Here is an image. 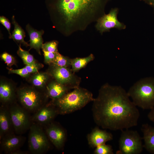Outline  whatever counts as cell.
<instances>
[{
    "mask_svg": "<svg viewBox=\"0 0 154 154\" xmlns=\"http://www.w3.org/2000/svg\"><path fill=\"white\" fill-rule=\"evenodd\" d=\"M120 86L106 83L99 89L93 101V117L95 123L103 129L122 131L136 126L140 114Z\"/></svg>",
    "mask_w": 154,
    "mask_h": 154,
    "instance_id": "6da1fadb",
    "label": "cell"
},
{
    "mask_svg": "<svg viewBox=\"0 0 154 154\" xmlns=\"http://www.w3.org/2000/svg\"><path fill=\"white\" fill-rule=\"evenodd\" d=\"M94 98L92 92L79 87L58 99L52 100L50 103L56 108L58 114L65 115L81 109Z\"/></svg>",
    "mask_w": 154,
    "mask_h": 154,
    "instance_id": "7a4b0ae2",
    "label": "cell"
},
{
    "mask_svg": "<svg viewBox=\"0 0 154 154\" xmlns=\"http://www.w3.org/2000/svg\"><path fill=\"white\" fill-rule=\"evenodd\" d=\"M127 92L137 107L150 110L154 107V78L147 77L139 80Z\"/></svg>",
    "mask_w": 154,
    "mask_h": 154,
    "instance_id": "3957f363",
    "label": "cell"
},
{
    "mask_svg": "<svg viewBox=\"0 0 154 154\" xmlns=\"http://www.w3.org/2000/svg\"><path fill=\"white\" fill-rule=\"evenodd\" d=\"M117 154H139L144 148L141 137L136 131L125 129L121 131Z\"/></svg>",
    "mask_w": 154,
    "mask_h": 154,
    "instance_id": "277c9868",
    "label": "cell"
},
{
    "mask_svg": "<svg viewBox=\"0 0 154 154\" xmlns=\"http://www.w3.org/2000/svg\"><path fill=\"white\" fill-rule=\"evenodd\" d=\"M28 137V146L33 154H40L46 152L50 145L47 136L39 125L31 124Z\"/></svg>",
    "mask_w": 154,
    "mask_h": 154,
    "instance_id": "5b68a950",
    "label": "cell"
},
{
    "mask_svg": "<svg viewBox=\"0 0 154 154\" xmlns=\"http://www.w3.org/2000/svg\"><path fill=\"white\" fill-rule=\"evenodd\" d=\"M16 94L19 102L27 110L36 111L42 106L43 96L35 87H22L17 90Z\"/></svg>",
    "mask_w": 154,
    "mask_h": 154,
    "instance_id": "8992f818",
    "label": "cell"
},
{
    "mask_svg": "<svg viewBox=\"0 0 154 154\" xmlns=\"http://www.w3.org/2000/svg\"><path fill=\"white\" fill-rule=\"evenodd\" d=\"M49 73L55 80L66 86L70 89L79 87L80 78L74 74L68 67L50 65Z\"/></svg>",
    "mask_w": 154,
    "mask_h": 154,
    "instance_id": "52a82bcc",
    "label": "cell"
},
{
    "mask_svg": "<svg viewBox=\"0 0 154 154\" xmlns=\"http://www.w3.org/2000/svg\"><path fill=\"white\" fill-rule=\"evenodd\" d=\"M9 108L14 130L17 134L23 133L30 128L31 124L26 109L15 104Z\"/></svg>",
    "mask_w": 154,
    "mask_h": 154,
    "instance_id": "ba28073f",
    "label": "cell"
},
{
    "mask_svg": "<svg viewBox=\"0 0 154 154\" xmlns=\"http://www.w3.org/2000/svg\"><path fill=\"white\" fill-rule=\"evenodd\" d=\"M45 132L49 140L56 149L60 150L63 148L66 134L60 125L52 121L46 125Z\"/></svg>",
    "mask_w": 154,
    "mask_h": 154,
    "instance_id": "9c48e42d",
    "label": "cell"
},
{
    "mask_svg": "<svg viewBox=\"0 0 154 154\" xmlns=\"http://www.w3.org/2000/svg\"><path fill=\"white\" fill-rule=\"evenodd\" d=\"M117 9H113L108 14L105 15L100 18L97 21L96 26L97 29L102 33L113 28L125 29V26L117 19Z\"/></svg>",
    "mask_w": 154,
    "mask_h": 154,
    "instance_id": "30bf717a",
    "label": "cell"
},
{
    "mask_svg": "<svg viewBox=\"0 0 154 154\" xmlns=\"http://www.w3.org/2000/svg\"><path fill=\"white\" fill-rule=\"evenodd\" d=\"M57 114H58L56 108L50 103L42 106L37 110L32 120L39 125H47L52 121Z\"/></svg>",
    "mask_w": 154,
    "mask_h": 154,
    "instance_id": "8fae6325",
    "label": "cell"
},
{
    "mask_svg": "<svg viewBox=\"0 0 154 154\" xmlns=\"http://www.w3.org/2000/svg\"><path fill=\"white\" fill-rule=\"evenodd\" d=\"M0 140L1 149L6 153L11 154L13 151L20 149L24 143L25 138L12 133L5 135Z\"/></svg>",
    "mask_w": 154,
    "mask_h": 154,
    "instance_id": "7c38bea8",
    "label": "cell"
},
{
    "mask_svg": "<svg viewBox=\"0 0 154 154\" xmlns=\"http://www.w3.org/2000/svg\"><path fill=\"white\" fill-rule=\"evenodd\" d=\"M87 138L89 145L91 147L94 148L112 140L113 136L111 133L106 130L96 127L87 135Z\"/></svg>",
    "mask_w": 154,
    "mask_h": 154,
    "instance_id": "4fadbf2b",
    "label": "cell"
},
{
    "mask_svg": "<svg viewBox=\"0 0 154 154\" xmlns=\"http://www.w3.org/2000/svg\"><path fill=\"white\" fill-rule=\"evenodd\" d=\"M17 91L13 83L6 79H1L0 83V99L4 104L13 103L16 96Z\"/></svg>",
    "mask_w": 154,
    "mask_h": 154,
    "instance_id": "5bb4252c",
    "label": "cell"
},
{
    "mask_svg": "<svg viewBox=\"0 0 154 154\" xmlns=\"http://www.w3.org/2000/svg\"><path fill=\"white\" fill-rule=\"evenodd\" d=\"M13 129L9 108L2 106L0 109V137L13 133Z\"/></svg>",
    "mask_w": 154,
    "mask_h": 154,
    "instance_id": "9a60e30c",
    "label": "cell"
},
{
    "mask_svg": "<svg viewBox=\"0 0 154 154\" xmlns=\"http://www.w3.org/2000/svg\"><path fill=\"white\" fill-rule=\"evenodd\" d=\"M141 130L143 134L144 148L149 153L154 154V127L144 123L142 125Z\"/></svg>",
    "mask_w": 154,
    "mask_h": 154,
    "instance_id": "2e32d148",
    "label": "cell"
},
{
    "mask_svg": "<svg viewBox=\"0 0 154 154\" xmlns=\"http://www.w3.org/2000/svg\"><path fill=\"white\" fill-rule=\"evenodd\" d=\"M26 28L30 37V49L34 48L41 55L40 50L43 44L42 36L44 33V31H37L32 28L29 24L27 25Z\"/></svg>",
    "mask_w": 154,
    "mask_h": 154,
    "instance_id": "e0dca14e",
    "label": "cell"
},
{
    "mask_svg": "<svg viewBox=\"0 0 154 154\" xmlns=\"http://www.w3.org/2000/svg\"><path fill=\"white\" fill-rule=\"evenodd\" d=\"M69 90L67 87L54 80L50 82L46 87V95L52 100H56L68 92Z\"/></svg>",
    "mask_w": 154,
    "mask_h": 154,
    "instance_id": "ac0fdd59",
    "label": "cell"
},
{
    "mask_svg": "<svg viewBox=\"0 0 154 154\" xmlns=\"http://www.w3.org/2000/svg\"><path fill=\"white\" fill-rule=\"evenodd\" d=\"M12 23L14 25V29L10 38H12L20 44H22L26 47L29 46V44L24 40L25 36V32L16 22L14 16L12 17Z\"/></svg>",
    "mask_w": 154,
    "mask_h": 154,
    "instance_id": "d6986e66",
    "label": "cell"
},
{
    "mask_svg": "<svg viewBox=\"0 0 154 154\" xmlns=\"http://www.w3.org/2000/svg\"><path fill=\"white\" fill-rule=\"evenodd\" d=\"M50 76L48 72H37L31 77V82L35 87L42 88L45 87Z\"/></svg>",
    "mask_w": 154,
    "mask_h": 154,
    "instance_id": "ffe728a7",
    "label": "cell"
},
{
    "mask_svg": "<svg viewBox=\"0 0 154 154\" xmlns=\"http://www.w3.org/2000/svg\"><path fill=\"white\" fill-rule=\"evenodd\" d=\"M94 57L92 54L84 58H76L71 59V70L74 72H77L84 67L90 62L94 60Z\"/></svg>",
    "mask_w": 154,
    "mask_h": 154,
    "instance_id": "44dd1931",
    "label": "cell"
},
{
    "mask_svg": "<svg viewBox=\"0 0 154 154\" xmlns=\"http://www.w3.org/2000/svg\"><path fill=\"white\" fill-rule=\"evenodd\" d=\"M17 53L26 65L34 64L37 62L33 56L28 51L24 50L21 47V44L19 46Z\"/></svg>",
    "mask_w": 154,
    "mask_h": 154,
    "instance_id": "7402d4cb",
    "label": "cell"
},
{
    "mask_svg": "<svg viewBox=\"0 0 154 154\" xmlns=\"http://www.w3.org/2000/svg\"><path fill=\"white\" fill-rule=\"evenodd\" d=\"M71 59L62 55L58 51L56 53L54 61L51 65L61 67H68L71 66Z\"/></svg>",
    "mask_w": 154,
    "mask_h": 154,
    "instance_id": "603a6c76",
    "label": "cell"
},
{
    "mask_svg": "<svg viewBox=\"0 0 154 154\" xmlns=\"http://www.w3.org/2000/svg\"><path fill=\"white\" fill-rule=\"evenodd\" d=\"M94 152L95 154H113L112 146L105 144L99 145L95 148Z\"/></svg>",
    "mask_w": 154,
    "mask_h": 154,
    "instance_id": "cb8c5ba5",
    "label": "cell"
},
{
    "mask_svg": "<svg viewBox=\"0 0 154 154\" xmlns=\"http://www.w3.org/2000/svg\"><path fill=\"white\" fill-rule=\"evenodd\" d=\"M58 42L56 41H52L43 44L42 49L47 51L56 53L58 52L57 47Z\"/></svg>",
    "mask_w": 154,
    "mask_h": 154,
    "instance_id": "d4e9b609",
    "label": "cell"
},
{
    "mask_svg": "<svg viewBox=\"0 0 154 154\" xmlns=\"http://www.w3.org/2000/svg\"><path fill=\"white\" fill-rule=\"evenodd\" d=\"M0 57L7 66L11 67L13 65H16V61L15 58L12 56L7 52H3L1 55Z\"/></svg>",
    "mask_w": 154,
    "mask_h": 154,
    "instance_id": "484cf974",
    "label": "cell"
},
{
    "mask_svg": "<svg viewBox=\"0 0 154 154\" xmlns=\"http://www.w3.org/2000/svg\"><path fill=\"white\" fill-rule=\"evenodd\" d=\"M44 57V62L49 65L53 62L56 56V53L42 50Z\"/></svg>",
    "mask_w": 154,
    "mask_h": 154,
    "instance_id": "4316f807",
    "label": "cell"
},
{
    "mask_svg": "<svg viewBox=\"0 0 154 154\" xmlns=\"http://www.w3.org/2000/svg\"><path fill=\"white\" fill-rule=\"evenodd\" d=\"M9 73L10 74H15L24 78L29 77L31 74L25 67L17 69H9Z\"/></svg>",
    "mask_w": 154,
    "mask_h": 154,
    "instance_id": "83f0119b",
    "label": "cell"
},
{
    "mask_svg": "<svg viewBox=\"0 0 154 154\" xmlns=\"http://www.w3.org/2000/svg\"><path fill=\"white\" fill-rule=\"evenodd\" d=\"M43 66V64L37 62L35 64L26 65L25 67L28 72L31 74L38 72L39 70Z\"/></svg>",
    "mask_w": 154,
    "mask_h": 154,
    "instance_id": "f1b7e54d",
    "label": "cell"
},
{
    "mask_svg": "<svg viewBox=\"0 0 154 154\" xmlns=\"http://www.w3.org/2000/svg\"><path fill=\"white\" fill-rule=\"evenodd\" d=\"M0 22L7 29L9 34L10 38L11 36L10 32L11 27V24L9 20L6 17L4 16H1L0 17Z\"/></svg>",
    "mask_w": 154,
    "mask_h": 154,
    "instance_id": "f546056e",
    "label": "cell"
},
{
    "mask_svg": "<svg viewBox=\"0 0 154 154\" xmlns=\"http://www.w3.org/2000/svg\"><path fill=\"white\" fill-rule=\"evenodd\" d=\"M147 116L148 119L154 124V107L150 110Z\"/></svg>",
    "mask_w": 154,
    "mask_h": 154,
    "instance_id": "4dcf8cb0",
    "label": "cell"
},
{
    "mask_svg": "<svg viewBox=\"0 0 154 154\" xmlns=\"http://www.w3.org/2000/svg\"><path fill=\"white\" fill-rule=\"evenodd\" d=\"M28 153L27 151H22L19 149L13 151L11 154H26Z\"/></svg>",
    "mask_w": 154,
    "mask_h": 154,
    "instance_id": "1f68e13d",
    "label": "cell"
},
{
    "mask_svg": "<svg viewBox=\"0 0 154 154\" xmlns=\"http://www.w3.org/2000/svg\"><path fill=\"white\" fill-rule=\"evenodd\" d=\"M149 5L154 6V0H146Z\"/></svg>",
    "mask_w": 154,
    "mask_h": 154,
    "instance_id": "d6a6232c",
    "label": "cell"
}]
</instances>
